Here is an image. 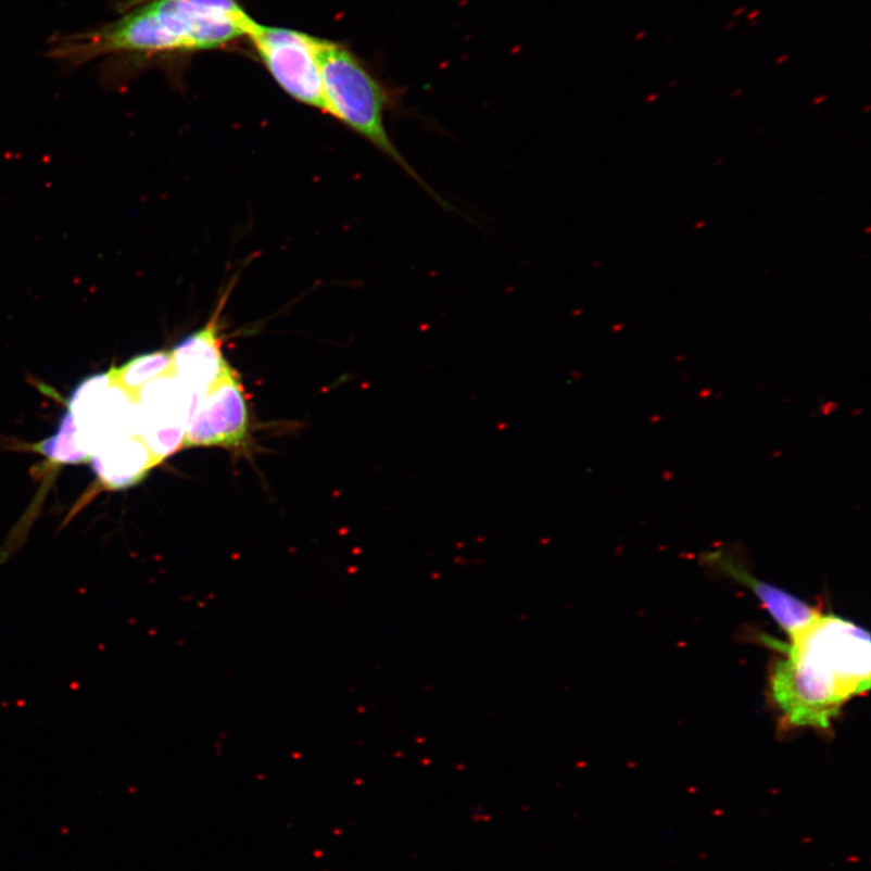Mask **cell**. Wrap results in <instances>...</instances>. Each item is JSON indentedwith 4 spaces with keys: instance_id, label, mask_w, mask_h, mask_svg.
<instances>
[{
    "instance_id": "obj_1",
    "label": "cell",
    "mask_w": 871,
    "mask_h": 871,
    "mask_svg": "<svg viewBox=\"0 0 871 871\" xmlns=\"http://www.w3.org/2000/svg\"><path fill=\"white\" fill-rule=\"evenodd\" d=\"M253 21L237 0H138L111 23L52 38L49 56L70 68L98 60L122 68L226 46L248 37Z\"/></svg>"
},
{
    "instance_id": "obj_2",
    "label": "cell",
    "mask_w": 871,
    "mask_h": 871,
    "mask_svg": "<svg viewBox=\"0 0 871 871\" xmlns=\"http://www.w3.org/2000/svg\"><path fill=\"white\" fill-rule=\"evenodd\" d=\"M771 645L782 653L770 671V693L784 730H831L845 705L869 692L870 635L842 616L822 613L788 644Z\"/></svg>"
},
{
    "instance_id": "obj_3",
    "label": "cell",
    "mask_w": 871,
    "mask_h": 871,
    "mask_svg": "<svg viewBox=\"0 0 871 871\" xmlns=\"http://www.w3.org/2000/svg\"><path fill=\"white\" fill-rule=\"evenodd\" d=\"M315 52L321 74L325 113L348 126L394 162L436 203L454 211L408 163L388 132L386 118L389 112L399 110L400 96L388 89L342 45L315 37Z\"/></svg>"
},
{
    "instance_id": "obj_4",
    "label": "cell",
    "mask_w": 871,
    "mask_h": 871,
    "mask_svg": "<svg viewBox=\"0 0 871 871\" xmlns=\"http://www.w3.org/2000/svg\"><path fill=\"white\" fill-rule=\"evenodd\" d=\"M248 37L264 66L287 94L325 113L315 37L295 29L261 25L256 21H253Z\"/></svg>"
},
{
    "instance_id": "obj_5",
    "label": "cell",
    "mask_w": 871,
    "mask_h": 871,
    "mask_svg": "<svg viewBox=\"0 0 871 871\" xmlns=\"http://www.w3.org/2000/svg\"><path fill=\"white\" fill-rule=\"evenodd\" d=\"M194 395L182 447H239L249 432V411L241 382L228 363Z\"/></svg>"
},
{
    "instance_id": "obj_6",
    "label": "cell",
    "mask_w": 871,
    "mask_h": 871,
    "mask_svg": "<svg viewBox=\"0 0 871 871\" xmlns=\"http://www.w3.org/2000/svg\"><path fill=\"white\" fill-rule=\"evenodd\" d=\"M705 565L749 589L771 618L787 633L788 639L799 633L822 614L821 609L793 596L787 591L765 582L746 568L735 552L716 550L703 556Z\"/></svg>"
},
{
    "instance_id": "obj_7",
    "label": "cell",
    "mask_w": 871,
    "mask_h": 871,
    "mask_svg": "<svg viewBox=\"0 0 871 871\" xmlns=\"http://www.w3.org/2000/svg\"><path fill=\"white\" fill-rule=\"evenodd\" d=\"M223 296L220 305L211 321L200 331L190 334L179 342L172 352L174 377L182 381L189 389L203 391L214 381L227 364L222 353L218 332V315L225 305L228 294Z\"/></svg>"
},
{
    "instance_id": "obj_8",
    "label": "cell",
    "mask_w": 871,
    "mask_h": 871,
    "mask_svg": "<svg viewBox=\"0 0 871 871\" xmlns=\"http://www.w3.org/2000/svg\"><path fill=\"white\" fill-rule=\"evenodd\" d=\"M92 470L112 490H122L140 482L148 467L155 465L147 445L116 436L102 442L90 456Z\"/></svg>"
},
{
    "instance_id": "obj_9",
    "label": "cell",
    "mask_w": 871,
    "mask_h": 871,
    "mask_svg": "<svg viewBox=\"0 0 871 871\" xmlns=\"http://www.w3.org/2000/svg\"><path fill=\"white\" fill-rule=\"evenodd\" d=\"M36 451L46 455L52 463L60 465L85 463L91 456V453L85 449L76 420L70 409L63 413L56 432L37 444Z\"/></svg>"
},
{
    "instance_id": "obj_10",
    "label": "cell",
    "mask_w": 871,
    "mask_h": 871,
    "mask_svg": "<svg viewBox=\"0 0 871 871\" xmlns=\"http://www.w3.org/2000/svg\"><path fill=\"white\" fill-rule=\"evenodd\" d=\"M124 387L129 390L144 388L157 378L174 376L172 352H154L136 356L116 370Z\"/></svg>"
},
{
    "instance_id": "obj_11",
    "label": "cell",
    "mask_w": 871,
    "mask_h": 871,
    "mask_svg": "<svg viewBox=\"0 0 871 871\" xmlns=\"http://www.w3.org/2000/svg\"><path fill=\"white\" fill-rule=\"evenodd\" d=\"M759 15H760V10L757 9V10H754V12H752L750 14H748L747 18L749 21L757 20Z\"/></svg>"
},
{
    "instance_id": "obj_12",
    "label": "cell",
    "mask_w": 871,
    "mask_h": 871,
    "mask_svg": "<svg viewBox=\"0 0 871 871\" xmlns=\"http://www.w3.org/2000/svg\"><path fill=\"white\" fill-rule=\"evenodd\" d=\"M745 12H746V8L742 7V8H739L737 10H735L734 14H732V15H734V17H739L741 14H743Z\"/></svg>"
},
{
    "instance_id": "obj_13",
    "label": "cell",
    "mask_w": 871,
    "mask_h": 871,
    "mask_svg": "<svg viewBox=\"0 0 871 871\" xmlns=\"http://www.w3.org/2000/svg\"><path fill=\"white\" fill-rule=\"evenodd\" d=\"M788 59H790V55H783V56H781V58H780V59H779L777 62H778V63H779V65H780V63H782V62H785V61H787Z\"/></svg>"
},
{
    "instance_id": "obj_14",
    "label": "cell",
    "mask_w": 871,
    "mask_h": 871,
    "mask_svg": "<svg viewBox=\"0 0 871 871\" xmlns=\"http://www.w3.org/2000/svg\"><path fill=\"white\" fill-rule=\"evenodd\" d=\"M735 26H737V21H734V23H731V24L727 25L725 28L727 29H731L732 27H735Z\"/></svg>"
},
{
    "instance_id": "obj_15",
    "label": "cell",
    "mask_w": 871,
    "mask_h": 871,
    "mask_svg": "<svg viewBox=\"0 0 871 871\" xmlns=\"http://www.w3.org/2000/svg\"><path fill=\"white\" fill-rule=\"evenodd\" d=\"M758 24H759V20L758 18L750 21V27L757 26Z\"/></svg>"
},
{
    "instance_id": "obj_16",
    "label": "cell",
    "mask_w": 871,
    "mask_h": 871,
    "mask_svg": "<svg viewBox=\"0 0 871 871\" xmlns=\"http://www.w3.org/2000/svg\"><path fill=\"white\" fill-rule=\"evenodd\" d=\"M644 36H646L645 31H643V34H641V35L636 36V40H640V39H641V38H643Z\"/></svg>"
}]
</instances>
